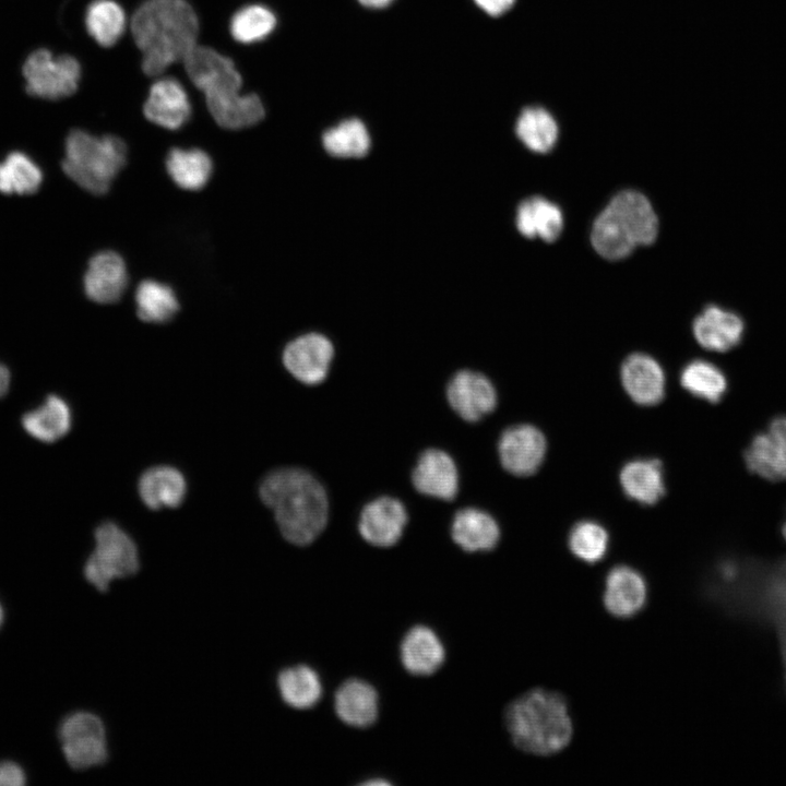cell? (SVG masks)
<instances>
[{
  "label": "cell",
  "mask_w": 786,
  "mask_h": 786,
  "mask_svg": "<svg viewBox=\"0 0 786 786\" xmlns=\"http://www.w3.org/2000/svg\"><path fill=\"white\" fill-rule=\"evenodd\" d=\"M263 503L273 510L283 537L297 546H307L323 532L329 502L321 483L298 467L270 472L259 487Z\"/></svg>",
  "instance_id": "cell-1"
},
{
  "label": "cell",
  "mask_w": 786,
  "mask_h": 786,
  "mask_svg": "<svg viewBox=\"0 0 786 786\" xmlns=\"http://www.w3.org/2000/svg\"><path fill=\"white\" fill-rule=\"evenodd\" d=\"M131 29L143 55L142 70L148 76L183 61L198 45V16L186 0L144 1L133 14Z\"/></svg>",
  "instance_id": "cell-2"
},
{
  "label": "cell",
  "mask_w": 786,
  "mask_h": 786,
  "mask_svg": "<svg viewBox=\"0 0 786 786\" xmlns=\"http://www.w3.org/2000/svg\"><path fill=\"white\" fill-rule=\"evenodd\" d=\"M720 594L731 612L773 627L779 639L786 688V563L777 569L725 564Z\"/></svg>",
  "instance_id": "cell-3"
},
{
  "label": "cell",
  "mask_w": 786,
  "mask_h": 786,
  "mask_svg": "<svg viewBox=\"0 0 786 786\" xmlns=\"http://www.w3.org/2000/svg\"><path fill=\"white\" fill-rule=\"evenodd\" d=\"M505 725L514 746L536 755L560 752L573 735L564 698L543 689L514 700L507 708Z\"/></svg>",
  "instance_id": "cell-4"
},
{
  "label": "cell",
  "mask_w": 786,
  "mask_h": 786,
  "mask_svg": "<svg viewBox=\"0 0 786 786\" xmlns=\"http://www.w3.org/2000/svg\"><path fill=\"white\" fill-rule=\"evenodd\" d=\"M658 219L647 198L636 190L618 192L598 214L591 231L595 251L607 260L628 257L655 241Z\"/></svg>",
  "instance_id": "cell-5"
},
{
  "label": "cell",
  "mask_w": 786,
  "mask_h": 786,
  "mask_svg": "<svg viewBox=\"0 0 786 786\" xmlns=\"http://www.w3.org/2000/svg\"><path fill=\"white\" fill-rule=\"evenodd\" d=\"M127 162V146L115 135L95 136L75 129L64 142L62 170L82 189L106 193Z\"/></svg>",
  "instance_id": "cell-6"
},
{
  "label": "cell",
  "mask_w": 786,
  "mask_h": 786,
  "mask_svg": "<svg viewBox=\"0 0 786 786\" xmlns=\"http://www.w3.org/2000/svg\"><path fill=\"white\" fill-rule=\"evenodd\" d=\"M95 548L87 558L83 573L86 581L99 592H106L111 582L135 574L140 557L131 536L118 524L107 521L94 533Z\"/></svg>",
  "instance_id": "cell-7"
},
{
  "label": "cell",
  "mask_w": 786,
  "mask_h": 786,
  "mask_svg": "<svg viewBox=\"0 0 786 786\" xmlns=\"http://www.w3.org/2000/svg\"><path fill=\"white\" fill-rule=\"evenodd\" d=\"M31 96L56 100L75 93L81 79L80 62L70 55L55 56L46 48L32 51L22 68Z\"/></svg>",
  "instance_id": "cell-8"
},
{
  "label": "cell",
  "mask_w": 786,
  "mask_h": 786,
  "mask_svg": "<svg viewBox=\"0 0 786 786\" xmlns=\"http://www.w3.org/2000/svg\"><path fill=\"white\" fill-rule=\"evenodd\" d=\"M58 736L64 759L74 770L98 766L108 759L105 725L93 713L80 711L66 716Z\"/></svg>",
  "instance_id": "cell-9"
},
{
  "label": "cell",
  "mask_w": 786,
  "mask_h": 786,
  "mask_svg": "<svg viewBox=\"0 0 786 786\" xmlns=\"http://www.w3.org/2000/svg\"><path fill=\"white\" fill-rule=\"evenodd\" d=\"M183 62L192 83L204 93L205 102L224 99L240 93V73L229 58L216 50L196 45Z\"/></svg>",
  "instance_id": "cell-10"
},
{
  "label": "cell",
  "mask_w": 786,
  "mask_h": 786,
  "mask_svg": "<svg viewBox=\"0 0 786 786\" xmlns=\"http://www.w3.org/2000/svg\"><path fill=\"white\" fill-rule=\"evenodd\" d=\"M747 469L769 481L786 480V416L773 418L743 452Z\"/></svg>",
  "instance_id": "cell-11"
},
{
  "label": "cell",
  "mask_w": 786,
  "mask_h": 786,
  "mask_svg": "<svg viewBox=\"0 0 786 786\" xmlns=\"http://www.w3.org/2000/svg\"><path fill=\"white\" fill-rule=\"evenodd\" d=\"M333 353V345L329 338L319 333H308L286 345L283 364L297 380L314 385L326 378Z\"/></svg>",
  "instance_id": "cell-12"
},
{
  "label": "cell",
  "mask_w": 786,
  "mask_h": 786,
  "mask_svg": "<svg viewBox=\"0 0 786 786\" xmlns=\"http://www.w3.org/2000/svg\"><path fill=\"white\" fill-rule=\"evenodd\" d=\"M546 445L544 434L536 427L526 424L509 427L498 442L500 462L513 475H532L544 461Z\"/></svg>",
  "instance_id": "cell-13"
},
{
  "label": "cell",
  "mask_w": 786,
  "mask_h": 786,
  "mask_svg": "<svg viewBox=\"0 0 786 786\" xmlns=\"http://www.w3.org/2000/svg\"><path fill=\"white\" fill-rule=\"evenodd\" d=\"M446 398L451 408L469 422L478 421L497 405V392L490 380L483 373L466 369L450 379Z\"/></svg>",
  "instance_id": "cell-14"
},
{
  "label": "cell",
  "mask_w": 786,
  "mask_h": 786,
  "mask_svg": "<svg viewBox=\"0 0 786 786\" xmlns=\"http://www.w3.org/2000/svg\"><path fill=\"white\" fill-rule=\"evenodd\" d=\"M407 520V512L400 500L380 497L364 507L358 529L367 543L377 547H391L402 537Z\"/></svg>",
  "instance_id": "cell-15"
},
{
  "label": "cell",
  "mask_w": 786,
  "mask_h": 786,
  "mask_svg": "<svg viewBox=\"0 0 786 786\" xmlns=\"http://www.w3.org/2000/svg\"><path fill=\"white\" fill-rule=\"evenodd\" d=\"M128 273L123 259L114 251L96 253L88 262L83 277L87 298L97 303H112L123 295Z\"/></svg>",
  "instance_id": "cell-16"
},
{
  "label": "cell",
  "mask_w": 786,
  "mask_h": 786,
  "mask_svg": "<svg viewBox=\"0 0 786 786\" xmlns=\"http://www.w3.org/2000/svg\"><path fill=\"white\" fill-rule=\"evenodd\" d=\"M457 469L452 457L438 449H427L412 472V483L422 495L452 501L457 492Z\"/></svg>",
  "instance_id": "cell-17"
},
{
  "label": "cell",
  "mask_w": 786,
  "mask_h": 786,
  "mask_svg": "<svg viewBox=\"0 0 786 786\" xmlns=\"http://www.w3.org/2000/svg\"><path fill=\"white\" fill-rule=\"evenodd\" d=\"M647 598L644 577L628 565L614 567L607 574L604 606L617 618H631L643 609Z\"/></svg>",
  "instance_id": "cell-18"
},
{
  "label": "cell",
  "mask_w": 786,
  "mask_h": 786,
  "mask_svg": "<svg viewBox=\"0 0 786 786\" xmlns=\"http://www.w3.org/2000/svg\"><path fill=\"white\" fill-rule=\"evenodd\" d=\"M143 110L151 122L177 130L189 120L191 104L179 81L163 78L151 86Z\"/></svg>",
  "instance_id": "cell-19"
},
{
  "label": "cell",
  "mask_w": 786,
  "mask_h": 786,
  "mask_svg": "<svg viewBox=\"0 0 786 786\" xmlns=\"http://www.w3.org/2000/svg\"><path fill=\"white\" fill-rule=\"evenodd\" d=\"M743 330V321L738 314L715 305L705 307L692 324L696 342L705 349L720 353L737 346Z\"/></svg>",
  "instance_id": "cell-20"
},
{
  "label": "cell",
  "mask_w": 786,
  "mask_h": 786,
  "mask_svg": "<svg viewBox=\"0 0 786 786\" xmlns=\"http://www.w3.org/2000/svg\"><path fill=\"white\" fill-rule=\"evenodd\" d=\"M621 381L630 397L641 405H655L665 394V376L651 356L634 353L621 366Z\"/></svg>",
  "instance_id": "cell-21"
},
{
  "label": "cell",
  "mask_w": 786,
  "mask_h": 786,
  "mask_svg": "<svg viewBox=\"0 0 786 786\" xmlns=\"http://www.w3.org/2000/svg\"><path fill=\"white\" fill-rule=\"evenodd\" d=\"M404 668L416 676H429L444 663L445 651L437 633L426 626H415L401 643Z\"/></svg>",
  "instance_id": "cell-22"
},
{
  "label": "cell",
  "mask_w": 786,
  "mask_h": 786,
  "mask_svg": "<svg viewBox=\"0 0 786 786\" xmlns=\"http://www.w3.org/2000/svg\"><path fill=\"white\" fill-rule=\"evenodd\" d=\"M334 707L338 718L353 727L366 728L378 717L376 689L360 679H349L335 692Z\"/></svg>",
  "instance_id": "cell-23"
},
{
  "label": "cell",
  "mask_w": 786,
  "mask_h": 786,
  "mask_svg": "<svg viewBox=\"0 0 786 786\" xmlns=\"http://www.w3.org/2000/svg\"><path fill=\"white\" fill-rule=\"evenodd\" d=\"M515 224L523 236L552 242L563 229V214L556 203L534 195L519 204Z\"/></svg>",
  "instance_id": "cell-24"
},
{
  "label": "cell",
  "mask_w": 786,
  "mask_h": 786,
  "mask_svg": "<svg viewBox=\"0 0 786 786\" xmlns=\"http://www.w3.org/2000/svg\"><path fill=\"white\" fill-rule=\"evenodd\" d=\"M451 536L467 552L488 551L497 546L500 529L496 520L488 513L475 508H465L454 514Z\"/></svg>",
  "instance_id": "cell-25"
},
{
  "label": "cell",
  "mask_w": 786,
  "mask_h": 786,
  "mask_svg": "<svg viewBox=\"0 0 786 786\" xmlns=\"http://www.w3.org/2000/svg\"><path fill=\"white\" fill-rule=\"evenodd\" d=\"M139 495L153 510L176 508L184 499L187 485L183 475L175 467L160 465L145 471L139 479Z\"/></svg>",
  "instance_id": "cell-26"
},
{
  "label": "cell",
  "mask_w": 786,
  "mask_h": 786,
  "mask_svg": "<svg viewBox=\"0 0 786 786\" xmlns=\"http://www.w3.org/2000/svg\"><path fill=\"white\" fill-rule=\"evenodd\" d=\"M71 409L60 396L50 394L44 403L24 414L22 426L33 438L52 443L64 437L71 428Z\"/></svg>",
  "instance_id": "cell-27"
},
{
  "label": "cell",
  "mask_w": 786,
  "mask_h": 786,
  "mask_svg": "<svg viewBox=\"0 0 786 786\" xmlns=\"http://www.w3.org/2000/svg\"><path fill=\"white\" fill-rule=\"evenodd\" d=\"M620 484L629 498L654 504L665 495L662 463L655 458L630 461L620 472Z\"/></svg>",
  "instance_id": "cell-28"
},
{
  "label": "cell",
  "mask_w": 786,
  "mask_h": 786,
  "mask_svg": "<svg viewBox=\"0 0 786 786\" xmlns=\"http://www.w3.org/2000/svg\"><path fill=\"white\" fill-rule=\"evenodd\" d=\"M166 169L172 181L181 189H202L212 175L211 157L200 148L175 147L166 157Z\"/></svg>",
  "instance_id": "cell-29"
},
{
  "label": "cell",
  "mask_w": 786,
  "mask_h": 786,
  "mask_svg": "<svg viewBox=\"0 0 786 786\" xmlns=\"http://www.w3.org/2000/svg\"><path fill=\"white\" fill-rule=\"evenodd\" d=\"M277 688L282 700L297 710L314 706L322 695L321 680L307 665L283 669L277 676Z\"/></svg>",
  "instance_id": "cell-30"
},
{
  "label": "cell",
  "mask_w": 786,
  "mask_h": 786,
  "mask_svg": "<svg viewBox=\"0 0 786 786\" xmlns=\"http://www.w3.org/2000/svg\"><path fill=\"white\" fill-rule=\"evenodd\" d=\"M515 133L532 152L544 154L553 148L559 128L553 116L543 107L524 108L517 117Z\"/></svg>",
  "instance_id": "cell-31"
},
{
  "label": "cell",
  "mask_w": 786,
  "mask_h": 786,
  "mask_svg": "<svg viewBox=\"0 0 786 786\" xmlns=\"http://www.w3.org/2000/svg\"><path fill=\"white\" fill-rule=\"evenodd\" d=\"M43 180L41 168L24 152L13 151L0 162V192L3 194H33Z\"/></svg>",
  "instance_id": "cell-32"
},
{
  "label": "cell",
  "mask_w": 786,
  "mask_h": 786,
  "mask_svg": "<svg viewBox=\"0 0 786 786\" xmlns=\"http://www.w3.org/2000/svg\"><path fill=\"white\" fill-rule=\"evenodd\" d=\"M214 120L226 129H242L260 122L265 110L255 94H238L229 98L206 103Z\"/></svg>",
  "instance_id": "cell-33"
},
{
  "label": "cell",
  "mask_w": 786,
  "mask_h": 786,
  "mask_svg": "<svg viewBox=\"0 0 786 786\" xmlns=\"http://www.w3.org/2000/svg\"><path fill=\"white\" fill-rule=\"evenodd\" d=\"M138 317L148 323H165L178 311L179 302L171 287L153 279L141 282L135 290Z\"/></svg>",
  "instance_id": "cell-34"
},
{
  "label": "cell",
  "mask_w": 786,
  "mask_h": 786,
  "mask_svg": "<svg viewBox=\"0 0 786 786\" xmlns=\"http://www.w3.org/2000/svg\"><path fill=\"white\" fill-rule=\"evenodd\" d=\"M85 27L97 44L110 47L124 32L123 9L114 0H94L85 12Z\"/></svg>",
  "instance_id": "cell-35"
},
{
  "label": "cell",
  "mask_w": 786,
  "mask_h": 786,
  "mask_svg": "<svg viewBox=\"0 0 786 786\" xmlns=\"http://www.w3.org/2000/svg\"><path fill=\"white\" fill-rule=\"evenodd\" d=\"M325 151L335 157L358 158L365 156L370 148V135L365 123L350 118L327 129L322 136Z\"/></svg>",
  "instance_id": "cell-36"
},
{
  "label": "cell",
  "mask_w": 786,
  "mask_h": 786,
  "mask_svg": "<svg viewBox=\"0 0 786 786\" xmlns=\"http://www.w3.org/2000/svg\"><path fill=\"white\" fill-rule=\"evenodd\" d=\"M680 383L692 395L711 403L719 402L727 389L723 371L703 359H694L683 367Z\"/></svg>",
  "instance_id": "cell-37"
},
{
  "label": "cell",
  "mask_w": 786,
  "mask_h": 786,
  "mask_svg": "<svg viewBox=\"0 0 786 786\" xmlns=\"http://www.w3.org/2000/svg\"><path fill=\"white\" fill-rule=\"evenodd\" d=\"M276 26L275 14L266 7L251 4L238 10L230 21V34L242 44H253L267 37Z\"/></svg>",
  "instance_id": "cell-38"
},
{
  "label": "cell",
  "mask_w": 786,
  "mask_h": 786,
  "mask_svg": "<svg viewBox=\"0 0 786 786\" xmlns=\"http://www.w3.org/2000/svg\"><path fill=\"white\" fill-rule=\"evenodd\" d=\"M607 531L594 521H581L570 531L568 545L571 552L579 559L595 563L602 560L608 549Z\"/></svg>",
  "instance_id": "cell-39"
},
{
  "label": "cell",
  "mask_w": 786,
  "mask_h": 786,
  "mask_svg": "<svg viewBox=\"0 0 786 786\" xmlns=\"http://www.w3.org/2000/svg\"><path fill=\"white\" fill-rule=\"evenodd\" d=\"M25 783L26 774L16 762H0V786H22Z\"/></svg>",
  "instance_id": "cell-40"
},
{
  "label": "cell",
  "mask_w": 786,
  "mask_h": 786,
  "mask_svg": "<svg viewBox=\"0 0 786 786\" xmlns=\"http://www.w3.org/2000/svg\"><path fill=\"white\" fill-rule=\"evenodd\" d=\"M479 9L490 16H500L507 13L515 0H474Z\"/></svg>",
  "instance_id": "cell-41"
},
{
  "label": "cell",
  "mask_w": 786,
  "mask_h": 786,
  "mask_svg": "<svg viewBox=\"0 0 786 786\" xmlns=\"http://www.w3.org/2000/svg\"><path fill=\"white\" fill-rule=\"evenodd\" d=\"M11 374L8 367L0 362V397L4 396L10 388Z\"/></svg>",
  "instance_id": "cell-42"
},
{
  "label": "cell",
  "mask_w": 786,
  "mask_h": 786,
  "mask_svg": "<svg viewBox=\"0 0 786 786\" xmlns=\"http://www.w3.org/2000/svg\"><path fill=\"white\" fill-rule=\"evenodd\" d=\"M361 5L369 9H383L390 5L394 0H357Z\"/></svg>",
  "instance_id": "cell-43"
},
{
  "label": "cell",
  "mask_w": 786,
  "mask_h": 786,
  "mask_svg": "<svg viewBox=\"0 0 786 786\" xmlns=\"http://www.w3.org/2000/svg\"><path fill=\"white\" fill-rule=\"evenodd\" d=\"M782 535L786 541V520H785L784 524L782 525Z\"/></svg>",
  "instance_id": "cell-44"
},
{
  "label": "cell",
  "mask_w": 786,
  "mask_h": 786,
  "mask_svg": "<svg viewBox=\"0 0 786 786\" xmlns=\"http://www.w3.org/2000/svg\"><path fill=\"white\" fill-rule=\"evenodd\" d=\"M2 622H3V608L0 604V627H1Z\"/></svg>",
  "instance_id": "cell-45"
}]
</instances>
